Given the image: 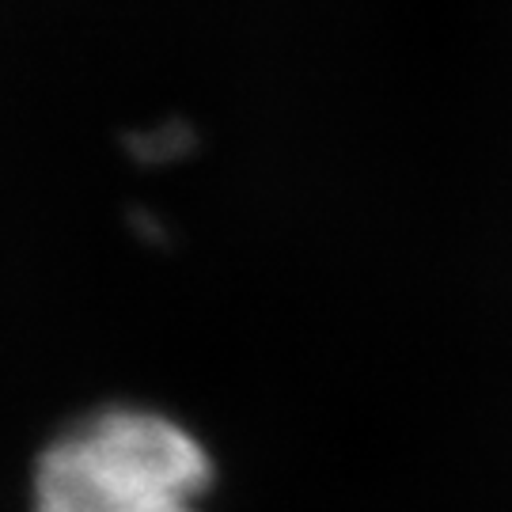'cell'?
Masks as SVG:
<instances>
[{
  "label": "cell",
  "mask_w": 512,
  "mask_h": 512,
  "mask_svg": "<svg viewBox=\"0 0 512 512\" xmlns=\"http://www.w3.org/2000/svg\"><path fill=\"white\" fill-rule=\"evenodd\" d=\"M213 459L194 433L152 410H99L46 448L35 512H202Z\"/></svg>",
  "instance_id": "obj_1"
}]
</instances>
